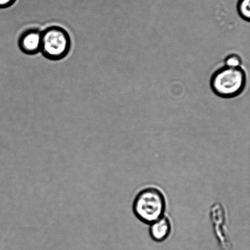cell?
<instances>
[{"mask_svg": "<svg viewBox=\"0 0 250 250\" xmlns=\"http://www.w3.org/2000/svg\"><path fill=\"white\" fill-rule=\"evenodd\" d=\"M165 195L160 188L149 186L137 193L132 203V211L140 222L151 225L165 215Z\"/></svg>", "mask_w": 250, "mask_h": 250, "instance_id": "obj_1", "label": "cell"}, {"mask_svg": "<svg viewBox=\"0 0 250 250\" xmlns=\"http://www.w3.org/2000/svg\"><path fill=\"white\" fill-rule=\"evenodd\" d=\"M246 84V75L241 67H225L215 72L210 79L212 91L220 97L231 99L243 91Z\"/></svg>", "mask_w": 250, "mask_h": 250, "instance_id": "obj_2", "label": "cell"}, {"mask_svg": "<svg viewBox=\"0 0 250 250\" xmlns=\"http://www.w3.org/2000/svg\"><path fill=\"white\" fill-rule=\"evenodd\" d=\"M71 39L69 34L60 26L48 27L42 31L41 53L48 60L59 61L70 53Z\"/></svg>", "mask_w": 250, "mask_h": 250, "instance_id": "obj_3", "label": "cell"}, {"mask_svg": "<svg viewBox=\"0 0 250 250\" xmlns=\"http://www.w3.org/2000/svg\"><path fill=\"white\" fill-rule=\"evenodd\" d=\"M210 219H212L215 236L219 242L220 250H231L232 244L227 235L225 211L220 203H215L210 208Z\"/></svg>", "mask_w": 250, "mask_h": 250, "instance_id": "obj_4", "label": "cell"}, {"mask_svg": "<svg viewBox=\"0 0 250 250\" xmlns=\"http://www.w3.org/2000/svg\"><path fill=\"white\" fill-rule=\"evenodd\" d=\"M18 45L21 52L26 55H34L41 53L42 31L35 28L24 31L19 37Z\"/></svg>", "mask_w": 250, "mask_h": 250, "instance_id": "obj_5", "label": "cell"}, {"mask_svg": "<svg viewBox=\"0 0 250 250\" xmlns=\"http://www.w3.org/2000/svg\"><path fill=\"white\" fill-rule=\"evenodd\" d=\"M172 225L168 217L164 215L160 219L149 225V236L156 242H163L170 236Z\"/></svg>", "mask_w": 250, "mask_h": 250, "instance_id": "obj_6", "label": "cell"}, {"mask_svg": "<svg viewBox=\"0 0 250 250\" xmlns=\"http://www.w3.org/2000/svg\"><path fill=\"white\" fill-rule=\"evenodd\" d=\"M237 11L240 16L245 21H249L250 19V0H239L237 5Z\"/></svg>", "mask_w": 250, "mask_h": 250, "instance_id": "obj_7", "label": "cell"}, {"mask_svg": "<svg viewBox=\"0 0 250 250\" xmlns=\"http://www.w3.org/2000/svg\"><path fill=\"white\" fill-rule=\"evenodd\" d=\"M227 67L236 68L240 67L241 64V58L236 55H232L228 56L225 61Z\"/></svg>", "mask_w": 250, "mask_h": 250, "instance_id": "obj_8", "label": "cell"}, {"mask_svg": "<svg viewBox=\"0 0 250 250\" xmlns=\"http://www.w3.org/2000/svg\"><path fill=\"white\" fill-rule=\"evenodd\" d=\"M16 0H0V9L7 8L12 6Z\"/></svg>", "mask_w": 250, "mask_h": 250, "instance_id": "obj_9", "label": "cell"}]
</instances>
